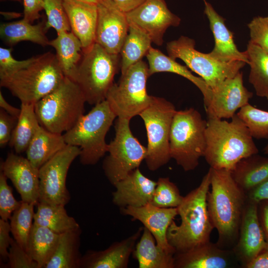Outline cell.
Here are the masks:
<instances>
[{
    "mask_svg": "<svg viewBox=\"0 0 268 268\" xmlns=\"http://www.w3.org/2000/svg\"><path fill=\"white\" fill-rule=\"evenodd\" d=\"M209 170L211 190L207 194V207L218 234L217 244L221 248L238 237L247 196L233 179L230 170L211 167Z\"/></svg>",
    "mask_w": 268,
    "mask_h": 268,
    "instance_id": "1",
    "label": "cell"
},
{
    "mask_svg": "<svg viewBox=\"0 0 268 268\" xmlns=\"http://www.w3.org/2000/svg\"><path fill=\"white\" fill-rule=\"evenodd\" d=\"M205 137L203 157L212 168L231 171L242 159L259 152L248 128L236 114L230 122L208 118Z\"/></svg>",
    "mask_w": 268,
    "mask_h": 268,
    "instance_id": "2",
    "label": "cell"
},
{
    "mask_svg": "<svg viewBox=\"0 0 268 268\" xmlns=\"http://www.w3.org/2000/svg\"><path fill=\"white\" fill-rule=\"evenodd\" d=\"M210 188L209 169L199 186L191 191L177 207L181 223L173 220L167 233L169 243L176 253H182L210 241L214 227L207 207L206 197Z\"/></svg>",
    "mask_w": 268,
    "mask_h": 268,
    "instance_id": "3",
    "label": "cell"
},
{
    "mask_svg": "<svg viewBox=\"0 0 268 268\" xmlns=\"http://www.w3.org/2000/svg\"><path fill=\"white\" fill-rule=\"evenodd\" d=\"M65 77L56 55L48 52L35 56L26 67L0 77V85L21 103L35 104L58 87Z\"/></svg>",
    "mask_w": 268,
    "mask_h": 268,
    "instance_id": "4",
    "label": "cell"
},
{
    "mask_svg": "<svg viewBox=\"0 0 268 268\" xmlns=\"http://www.w3.org/2000/svg\"><path fill=\"white\" fill-rule=\"evenodd\" d=\"M86 102L77 84L65 76L58 87L34 104V109L42 127L63 134L84 115Z\"/></svg>",
    "mask_w": 268,
    "mask_h": 268,
    "instance_id": "5",
    "label": "cell"
},
{
    "mask_svg": "<svg viewBox=\"0 0 268 268\" xmlns=\"http://www.w3.org/2000/svg\"><path fill=\"white\" fill-rule=\"evenodd\" d=\"M117 117L105 100L94 105L83 115L74 126L63 134L67 145L80 148V161L85 165L96 164L107 152V132Z\"/></svg>",
    "mask_w": 268,
    "mask_h": 268,
    "instance_id": "6",
    "label": "cell"
},
{
    "mask_svg": "<svg viewBox=\"0 0 268 268\" xmlns=\"http://www.w3.org/2000/svg\"><path fill=\"white\" fill-rule=\"evenodd\" d=\"M207 121L191 108L176 111L170 133V153L184 171L196 169L206 148Z\"/></svg>",
    "mask_w": 268,
    "mask_h": 268,
    "instance_id": "7",
    "label": "cell"
},
{
    "mask_svg": "<svg viewBox=\"0 0 268 268\" xmlns=\"http://www.w3.org/2000/svg\"><path fill=\"white\" fill-rule=\"evenodd\" d=\"M120 55L108 52L96 43L83 51L73 80L89 104L95 105L106 100L120 68Z\"/></svg>",
    "mask_w": 268,
    "mask_h": 268,
    "instance_id": "8",
    "label": "cell"
},
{
    "mask_svg": "<svg viewBox=\"0 0 268 268\" xmlns=\"http://www.w3.org/2000/svg\"><path fill=\"white\" fill-rule=\"evenodd\" d=\"M174 105L161 97L152 96L150 104L139 116L143 120L147 133V154L145 159L148 168L155 171L170 160V133Z\"/></svg>",
    "mask_w": 268,
    "mask_h": 268,
    "instance_id": "9",
    "label": "cell"
},
{
    "mask_svg": "<svg viewBox=\"0 0 268 268\" xmlns=\"http://www.w3.org/2000/svg\"><path fill=\"white\" fill-rule=\"evenodd\" d=\"M149 76L148 65L140 61L121 74L118 83L111 86L106 100L118 118L131 120L150 104L152 96L146 90Z\"/></svg>",
    "mask_w": 268,
    "mask_h": 268,
    "instance_id": "10",
    "label": "cell"
},
{
    "mask_svg": "<svg viewBox=\"0 0 268 268\" xmlns=\"http://www.w3.org/2000/svg\"><path fill=\"white\" fill-rule=\"evenodd\" d=\"M166 49L169 57L182 60L212 90L225 79L236 75L246 64L240 61L224 62L216 60L209 53L196 50L194 40L184 36L167 43Z\"/></svg>",
    "mask_w": 268,
    "mask_h": 268,
    "instance_id": "11",
    "label": "cell"
},
{
    "mask_svg": "<svg viewBox=\"0 0 268 268\" xmlns=\"http://www.w3.org/2000/svg\"><path fill=\"white\" fill-rule=\"evenodd\" d=\"M130 121L118 118L115 136L108 144L109 154L103 162L105 175L113 186L138 168L146 156L147 148L133 134Z\"/></svg>",
    "mask_w": 268,
    "mask_h": 268,
    "instance_id": "12",
    "label": "cell"
},
{
    "mask_svg": "<svg viewBox=\"0 0 268 268\" xmlns=\"http://www.w3.org/2000/svg\"><path fill=\"white\" fill-rule=\"evenodd\" d=\"M79 147L67 145L39 169V202L66 205L70 197L66 186L68 170L79 156Z\"/></svg>",
    "mask_w": 268,
    "mask_h": 268,
    "instance_id": "13",
    "label": "cell"
},
{
    "mask_svg": "<svg viewBox=\"0 0 268 268\" xmlns=\"http://www.w3.org/2000/svg\"><path fill=\"white\" fill-rule=\"evenodd\" d=\"M129 25L146 32L158 46L163 43V35L170 26L179 25L181 19L168 8L164 0H147L126 12Z\"/></svg>",
    "mask_w": 268,
    "mask_h": 268,
    "instance_id": "14",
    "label": "cell"
},
{
    "mask_svg": "<svg viewBox=\"0 0 268 268\" xmlns=\"http://www.w3.org/2000/svg\"><path fill=\"white\" fill-rule=\"evenodd\" d=\"M97 7L95 43L110 53L120 54L129 29L126 12L111 0H100Z\"/></svg>",
    "mask_w": 268,
    "mask_h": 268,
    "instance_id": "15",
    "label": "cell"
},
{
    "mask_svg": "<svg viewBox=\"0 0 268 268\" xmlns=\"http://www.w3.org/2000/svg\"><path fill=\"white\" fill-rule=\"evenodd\" d=\"M253 93L243 84V74L239 72L212 90V95L205 106L208 118L231 119L236 112L249 103Z\"/></svg>",
    "mask_w": 268,
    "mask_h": 268,
    "instance_id": "16",
    "label": "cell"
},
{
    "mask_svg": "<svg viewBox=\"0 0 268 268\" xmlns=\"http://www.w3.org/2000/svg\"><path fill=\"white\" fill-rule=\"evenodd\" d=\"M234 252L245 266L267 246L258 215V203L247 199Z\"/></svg>",
    "mask_w": 268,
    "mask_h": 268,
    "instance_id": "17",
    "label": "cell"
},
{
    "mask_svg": "<svg viewBox=\"0 0 268 268\" xmlns=\"http://www.w3.org/2000/svg\"><path fill=\"white\" fill-rule=\"evenodd\" d=\"M0 171L11 181L22 201L37 205L39 197V169L27 158L9 153L1 163Z\"/></svg>",
    "mask_w": 268,
    "mask_h": 268,
    "instance_id": "18",
    "label": "cell"
},
{
    "mask_svg": "<svg viewBox=\"0 0 268 268\" xmlns=\"http://www.w3.org/2000/svg\"><path fill=\"white\" fill-rule=\"evenodd\" d=\"M120 210L123 214L141 222L153 235L158 246L167 252L176 253L175 249L168 241L167 233L178 215L177 207L162 208L149 203L140 207L121 208Z\"/></svg>",
    "mask_w": 268,
    "mask_h": 268,
    "instance_id": "19",
    "label": "cell"
},
{
    "mask_svg": "<svg viewBox=\"0 0 268 268\" xmlns=\"http://www.w3.org/2000/svg\"><path fill=\"white\" fill-rule=\"evenodd\" d=\"M156 184L136 168L114 185L113 202L120 208L145 205L151 202Z\"/></svg>",
    "mask_w": 268,
    "mask_h": 268,
    "instance_id": "20",
    "label": "cell"
},
{
    "mask_svg": "<svg viewBox=\"0 0 268 268\" xmlns=\"http://www.w3.org/2000/svg\"><path fill=\"white\" fill-rule=\"evenodd\" d=\"M143 227L103 250H88L82 256L80 268H127Z\"/></svg>",
    "mask_w": 268,
    "mask_h": 268,
    "instance_id": "21",
    "label": "cell"
},
{
    "mask_svg": "<svg viewBox=\"0 0 268 268\" xmlns=\"http://www.w3.org/2000/svg\"><path fill=\"white\" fill-rule=\"evenodd\" d=\"M204 13L214 39V46L209 55L221 62L240 61L249 64L246 51L240 52L235 44L233 34L225 24V19L220 16L210 3L203 0Z\"/></svg>",
    "mask_w": 268,
    "mask_h": 268,
    "instance_id": "22",
    "label": "cell"
},
{
    "mask_svg": "<svg viewBox=\"0 0 268 268\" xmlns=\"http://www.w3.org/2000/svg\"><path fill=\"white\" fill-rule=\"evenodd\" d=\"M71 31L78 38L83 51L95 43L97 21V4L63 0Z\"/></svg>",
    "mask_w": 268,
    "mask_h": 268,
    "instance_id": "23",
    "label": "cell"
},
{
    "mask_svg": "<svg viewBox=\"0 0 268 268\" xmlns=\"http://www.w3.org/2000/svg\"><path fill=\"white\" fill-rule=\"evenodd\" d=\"M174 258L175 268H226L229 264L228 252L210 241L176 253Z\"/></svg>",
    "mask_w": 268,
    "mask_h": 268,
    "instance_id": "24",
    "label": "cell"
},
{
    "mask_svg": "<svg viewBox=\"0 0 268 268\" xmlns=\"http://www.w3.org/2000/svg\"><path fill=\"white\" fill-rule=\"evenodd\" d=\"M149 76L160 72H169L180 75L194 83L203 96L204 106L208 105L212 95V90L201 77L194 75L187 66L176 62L158 49L151 47L146 55Z\"/></svg>",
    "mask_w": 268,
    "mask_h": 268,
    "instance_id": "25",
    "label": "cell"
},
{
    "mask_svg": "<svg viewBox=\"0 0 268 268\" xmlns=\"http://www.w3.org/2000/svg\"><path fill=\"white\" fill-rule=\"evenodd\" d=\"M132 255L139 268H175V254L158 246L153 235L144 227Z\"/></svg>",
    "mask_w": 268,
    "mask_h": 268,
    "instance_id": "26",
    "label": "cell"
},
{
    "mask_svg": "<svg viewBox=\"0 0 268 268\" xmlns=\"http://www.w3.org/2000/svg\"><path fill=\"white\" fill-rule=\"evenodd\" d=\"M45 21L32 24L23 18L3 22L0 26V39L5 45L12 47L22 41H30L42 47L49 46L50 41L46 33Z\"/></svg>",
    "mask_w": 268,
    "mask_h": 268,
    "instance_id": "27",
    "label": "cell"
},
{
    "mask_svg": "<svg viewBox=\"0 0 268 268\" xmlns=\"http://www.w3.org/2000/svg\"><path fill=\"white\" fill-rule=\"evenodd\" d=\"M232 176L246 194L268 178V158L258 154L240 160L231 170Z\"/></svg>",
    "mask_w": 268,
    "mask_h": 268,
    "instance_id": "28",
    "label": "cell"
},
{
    "mask_svg": "<svg viewBox=\"0 0 268 268\" xmlns=\"http://www.w3.org/2000/svg\"><path fill=\"white\" fill-rule=\"evenodd\" d=\"M49 46L55 49L57 59L65 76L73 80L83 54L80 40L71 31H65L57 34L56 38L50 41Z\"/></svg>",
    "mask_w": 268,
    "mask_h": 268,
    "instance_id": "29",
    "label": "cell"
},
{
    "mask_svg": "<svg viewBox=\"0 0 268 268\" xmlns=\"http://www.w3.org/2000/svg\"><path fill=\"white\" fill-rule=\"evenodd\" d=\"M67 145L63 134L50 132L40 125L25 151L26 158L39 169Z\"/></svg>",
    "mask_w": 268,
    "mask_h": 268,
    "instance_id": "30",
    "label": "cell"
},
{
    "mask_svg": "<svg viewBox=\"0 0 268 268\" xmlns=\"http://www.w3.org/2000/svg\"><path fill=\"white\" fill-rule=\"evenodd\" d=\"M80 227L60 235L56 249L44 268H80Z\"/></svg>",
    "mask_w": 268,
    "mask_h": 268,
    "instance_id": "31",
    "label": "cell"
},
{
    "mask_svg": "<svg viewBox=\"0 0 268 268\" xmlns=\"http://www.w3.org/2000/svg\"><path fill=\"white\" fill-rule=\"evenodd\" d=\"M33 223L61 234L80 228L75 219L68 215L65 205L39 202Z\"/></svg>",
    "mask_w": 268,
    "mask_h": 268,
    "instance_id": "32",
    "label": "cell"
},
{
    "mask_svg": "<svg viewBox=\"0 0 268 268\" xmlns=\"http://www.w3.org/2000/svg\"><path fill=\"white\" fill-rule=\"evenodd\" d=\"M60 234L33 223L28 244L27 252L39 268H44L53 256Z\"/></svg>",
    "mask_w": 268,
    "mask_h": 268,
    "instance_id": "33",
    "label": "cell"
},
{
    "mask_svg": "<svg viewBox=\"0 0 268 268\" xmlns=\"http://www.w3.org/2000/svg\"><path fill=\"white\" fill-rule=\"evenodd\" d=\"M152 42L146 32L135 26L129 25L128 35L120 53L121 74L146 56L151 47Z\"/></svg>",
    "mask_w": 268,
    "mask_h": 268,
    "instance_id": "34",
    "label": "cell"
},
{
    "mask_svg": "<svg viewBox=\"0 0 268 268\" xmlns=\"http://www.w3.org/2000/svg\"><path fill=\"white\" fill-rule=\"evenodd\" d=\"M21 112L12 133L9 145L16 153L26 151L40 126L34 109V104L21 103Z\"/></svg>",
    "mask_w": 268,
    "mask_h": 268,
    "instance_id": "35",
    "label": "cell"
},
{
    "mask_svg": "<svg viewBox=\"0 0 268 268\" xmlns=\"http://www.w3.org/2000/svg\"><path fill=\"white\" fill-rule=\"evenodd\" d=\"M246 52L250 67L249 82L257 96L268 100V53L251 41Z\"/></svg>",
    "mask_w": 268,
    "mask_h": 268,
    "instance_id": "36",
    "label": "cell"
},
{
    "mask_svg": "<svg viewBox=\"0 0 268 268\" xmlns=\"http://www.w3.org/2000/svg\"><path fill=\"white\" fill-rule=\"evenodd\" d=\"M35 205L33 203L22 201L20 205L13 212L9 219L11 233L13 239L27 252L33 224Z\"/></svg>",
    "mask_w": 268,
    "mask_h": 268,
    "instance_id": "37",
    "label": "cell"
},
{
    "mask_svg": "<svg viewBox=\"0 0 268 268\" xmlns=\"http://www.w3.org/2000/svg\"><path fill=\"white\" fill-rule=\"evenodd\" d=\"M236 114L245 123L253 138H268V111L248 103Z\"/></svg>",
    "mask_w": 268,
    "mask_h": 268,
    "instance_id": "38",
    "label": "cell"
},
{
    "mask_svg": "<svg viewBox=\"0 0 268 268\" xmlns=\"http://www.w3.org/2000/svg\"><path fill=\"white\" fill-rule=\"evenodd\" d=\"M156 182L150 203L162 208L177 207L184 198L177 186L168 177L159 178Z\"/></svg>",
    "mask_w": 268,
    "mask_h": 268,
    "instance_id": "39",
    "label": "cell"
},
{
    "mask_svg": "<svg viewBox=\"0 0 268 268\" xmlns=\"http://www.w3.org/2000/svg\"><path fill=\"white\" fill-rule=\"evenodd\" d=\"M43 10L47 16L46 29L54 28L57 34L71 31L67 14L63 4V0H44Z\"/></svg>",
    "mask_w": 268,
    "mask_h": 268,
    "instance_id": "40",
    "label": "cell"
},
{
    "mask_svg": "<svg viewBox=\"0 0 268 268\" xmlns=\"http://www.w3.org/2000/svg\"><path fill=\"white\" fill-rule=\"evenodd\" d=\"M7 178L2 172L0 173V216L8 220L13 212L20 205L22 201H17L14 197L11 188L8 185Z\"/></svg>",
    "mask_w": 268,
    "mask_h": 268,
    "instance_id": "41",
    "label": "cell"
},
{
    "mask_svg": "<svg viewBox=\"0 0 268 268\" xmlns=\"http://www.w3.org/2000/svg\"><path fill=\"white\" fill-rule=\"evenodd\" d=\"M7 262L10 268H39L37 263L13 238L8 250Z\"/></svg>",
    "mask_w": 268,
    "mask_h": 268,
    "instance_id": "42",
    "label": "cell"
},
{
    "mask_svg": "<svg viewBox=\"0 0 268 268\" xmlns=\"http://www.w3.org/2000/svg\"><path fill=\"white\" fill-rule=\"evenodd\" d=\"M12 47H0V77L9 75L26 67L35 59V56L25 60H16L12 56Z\"/></svg>",
    "mask_w": 268,
    "mask_h": 268,
    "instance_id": "43",
    "label": "cell"
},
{
    "mask_svg": "<svg viewBox=\"0 0 268 268\" xmlns=\"http://www.w3.org/2000/svg\"><path fill=\"white\" fill-rule=\"evenodd\" d=\"M248 26L251 38L250 41L268 53V24L265 17H254Z\"/></svg>",
    "mask_w": 268,
    "mask_h": 268,
    "instance_id": "44",
    "label": "cell"
},
{
    "mask_svg": "<svg viewBox=\"0 0 268 268\" xmlns=\"http://www.w3.org/2000/svg\"><path fill=\"white\" fill-rule=\"evenodd\" d=\"M18 119L2 109L0 110V146H5L9 143Z\"/></svg>",
    "mask_w": 268,
    "mask_h": 268,
    "instance_id": "45",
    "label": "cell"
},
{
    "mask_svg": "<svg viewBox=\"0 0 268 268\" xmlns=\"http://www.w3.org/2000/svg\"><path fill=\"white\" fill-rule=\"evenodd\" d=\"M10 223L8 220L0 219V255L3 261H7L8 250L12 238Z\"/></svg>",
    "mask_w": 268,
    "mask_h": 268,
    "instance_id": "46",
    "label": "cell"
},
{
    "mask_svg": "<svg viewBox=\"0 0 268 268\" xmlns=\"http://www.w3.org/2000/svg\"><path fill=\"white\" fill-rule=\"evenodd\" d=\"M23 19L33 23L41 16L40 12L43 10L44 0H23Z\"/></svg>",
    "mask_w": 268,
    "mask_h": 268,
    "instance_id": "47",
    "label": "cell"
},
{
    "mask_svg": "<svg viewBox=\"0 0 268 268\" xmlns=\"http://www.w3.org/2000/svg\"><path fill=\"white\" fill-rule=\"evenodd\" d=\"M258 215L265 240L268 246V200L259 202Z\"/></svg>",
    "mask_w": 268,
    "mask_h": 268,
    "instance_id": "48",
    "label": "cell"
},
{
    "mask_svg": "<svg viewBox=\"0 0 268 268\" xmlns=\"http://www.w3.org/2000/svg\"><path fill=\"white\" fill-rule=\"evenodd\" d=\"M248 200L259 203L268 200V178L247 194Z\"/></svg>",
    "mask_w": 268,
    "mask_h": 268,
    "instance_id": "49",
    "label": "cell"
},
{
    "mask_svg": "<svg viewBox=\"0 0 268 268\" xmlns=\"http://www.w3.org/2000/svg\"><path fill=\"white\" fill-rule=\"evenodd\" d=\"M244 267L246 268H268V246Z\"/></svg>",
    "mask_w": 268,
    "mask_h": 268,
    "instance_id": "50",
    "label": "cell"
},
{
    "mask_svg": "<svg viewBox=\"0 0 268 268\" xmlns=\"http://www.w3.org/2000/svg\"><path fill=\"white\" fill-rule=\"evenodd\" d=\"M125 12L136 8L147 0H111Z\"/></svg>",
    "mask_w": 268,
    "mask_h": 268,
    "instance_id": "51",
    "label": "cell"
},
{
    "mask_svg": "<svg viewBox=\"0 0 268 268\" xmlns=\"http://www.w3.org/2000/svg\"><path fill=\"white\" fill-rule=\"evenodd\" d=\"M0 107L1 109L10 115L18 118L21 112L20 108H17L9 104L4 98L1 91L0 92Z\"/></svg>",
    "mask_w": 268,
    "mask_h": 268,
    "instance_id": "52",
    "label": "cell"
},
{
    "mask_svg": "<svg viewBox=\"0 0 268 268\" xmlns=\"http://www.w3.org/2000/svg\"><path fill=\"white\" fill-rule=\"evenodd\" d=\"M78 1H81L83 2H86L89 3H92L97 4L100 0H75Z\"/></svg>",
    "mask_w": 268,
    "mask_h": 268,
    "instance_id": "53",
    "label": "cell"
},
{
    "mask_svg": "<svg viewBox=\"0 0 268 268\" xmlns=\"http://www.w3.org/2000/svg\"><path fill=\"white\" fill-rule=\"evenodd\" d=\"M264 151L265 154L268 155V143L264 148Z\"/></svg>",
    "mask_w": 268,
    "mask_h": 268,
    "instance_id": "54",
    "label": "cell"
},
{
    "mask_svg": "<svg viewBox=\"0 0 268 268\" xmlns=\"http://www.w3.org/2000/svg\"><path fill=\"white\" fill-rule=\"evenodd\" d=\"M12 0V1H18V2H21L22 1H23V0Z\"/></svg>",
    "mask_w": 268,
    "mask_h": 268,
    "instance_id": "55",
    "label": "cell"
},
{
    "mask_svg": "<svg viewBox=\"0 0 268 268\" xmlns=\"http://www.w3.org/2000/svg\"><path fill=\"white\" fill-rule=\"evenodd\" d=\"M265 19L266 22H267V23L268 24V16L265 17Z\"/></svg>",
    "mask_w": 268,
    "mask_h": 268,
    "instance_id": "56",
    "label": "cell"
}]
</instances>
